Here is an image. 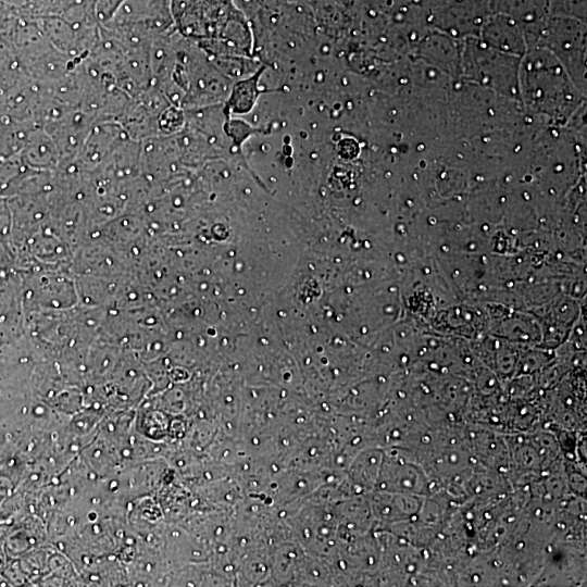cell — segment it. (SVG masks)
Masks as SVG:
<instances>
[{"label":"cell","mask_w":587,"mask_h":587,"mask_svg":"<svg viewBox=\"0 0 587 587\" xmlns=\"http://www.w3.org/2000/svg\"><path fill=\"white\" fill-rule=\"evenodd\" d=\"M548 11L551 15L585 20L586 0H549Z\"/></svg>","instance_id":"7a4b0ae2"},{"label":"cell","mask_w":587,"mask_h":587,"mask_svg":"<svg viewBox=\"0 0 587 587\" xmlns=\"http://www.w3.org/2000/svg\"><path fill=\"white\" fill-rule=\"evenodd\" d=\"M549 0H486L492 14L509 16L519 23H533L548 10Z\"/></svg>","instance_id":"6da1fadb"}]
</instances>
